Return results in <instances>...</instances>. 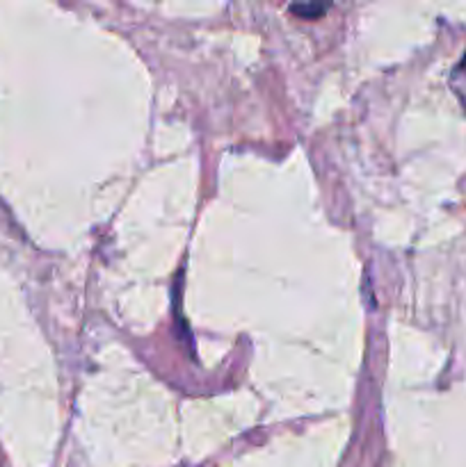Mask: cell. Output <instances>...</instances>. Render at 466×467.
Returning a JSON list of instances; mask_svg holds the SVG:
<instances>
[{
    "label": "cell",
    "mask_w": 466,
    "mask_h": 467,
    "mask_svg": "<svg viewBox=\"0 0 466 467\" xmlns=\"http://www.w3.org/2000/svg\"><path fill=\"white\" fill-rule=\"evenodd\" d=\"M460 68H461V71L466 73V53H464V57H461V64H460Z\"/></svg>",
    "instance_id": "obj_2"
},
{
    "label": "cell",
    "mask_w": 466,
    "mask_h": 467,
    "mask_svg": "<svg viewBox=\"0 0 466 467\" xmlns=\"http://www.w3.org/2000/svg\"><path fill=\"white\" fill-rule=\"evenodd\" d=\"M292 14H300L304 18H318L320 14L327 12V5H292Z\"/></svg>",
    "instance_id": "obj_1"
}]
</instances>
